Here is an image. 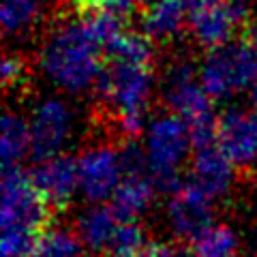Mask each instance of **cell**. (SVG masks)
<instances>
[{"mask_svg":"<svg viewBox=\"0 0 257 257\" xmlns=\"http://www.w3.org/2000/svg\"><path fill=\"white\" fill-rule=\"evenodd\" d=\"M140 3H150V0H140Z\"/></svg>","mask_w":257,"mask_h":257,"instance_id":"484cf974","label":"cell"},{"mask_svg":"<svg viewBox=\"0 0 257 257\" xmlns=\"http://www.w3.org/2000/svg\"><path fill=\"white\" fill-rule=\"evenodd\" d=\"M120 257H195V253L172 246V244H165V242H146L144 246H140L138 251L120 255Z\"/></svg>","mask_w":257,"mask_h":257,"instance_id":"7402d4cb","label":"cell"},{"mask_svg":"<svg viewBox=\"0 0 257 257\" xmlns=\"http://www.w3.org/2000/svg\"><path fill=\"white\" fill-rule=\"evenodd\" d=\"M0 155H3L5 170L20 167L22 161L32 155L30 124L20 114L7 111L3 116V131H0Z\"/></svg>","mask_w":257,"mask_h":257,"instance_id":"e0dca14e","label":"cell"},{"mask_svg":"<svg viewBox=\"0 0 257 257\" xmlns=\"http://www.w3.org/2000/svg\"><path fill=\"white\" fill-rule=\"evenodd\" d=\"M163 101L172 114L182 118L193 135V146L216 142L212 96L204 90L197 69L189 60H176L165 71Z\"/></svg>","mask_w":257,"mask_h":257,"instance_id":"277c9868","label":"cell"},{"mask_svg":"<svg viewBox=\"0 0 257 257\" xmlns=\"http://www.w3.org/2000/svg\"><path fill=\"white\" fill-rule=\"evenodd\" d=\"M216 144L236 167L257 163V111L229 107L216 118Z\"/></svg>","mask_w":257,"mask_h":257,"instance_id":"8fae6325","label":"cell"},{"mask_svg":"<svg viewBox=\"0 0 257 257\" xmlns=\"http://www.w3.org/2000/svg\"><path fill=\"white\" fill-rule=\"evenodd\" d=\"M140 26L152 43H172L189 30L187 0H150L144 3Z\"/></svg>","mask_w":257,"mask_h":257,"instance_id":"9a60e30c","label":"cell"},{"mask_svg":"<svg viewBox=\"0 0 257 257\" xmlns=\"http://www.w3.org/2000/svg\"><path fill=\"white\" fill-rule=\"evenodd\" d=\"M142 148L148 174L152 176L157 189L163 193L178 191L182 187L180 167L193 148V135L187 122L172 111L157 114L146 124Z\"/></svg>","mask_w":257,"mask_h":257,"instance_id":"3957f363","label":"cell"},{"mask_svg":"<svg viewBox=\"0 0 257 257\" xmlns=\"http://www.w3.org/2000/svg\"><path fill=\"white\" fill-rule=\"evenodd\" d=\"M103 45L77 18H62L47 32L39 52V67L50 82L69 94L96 86L105 67Z\"/></svg>","mask_w":257,"mask_h":257,"instance_id":"6da1fadb","label":"cell"},{"mask_svg":"<svg viewBox=\"0 0 257 257\" xmlns=\"http://www.w3.org/2000/svg\"><path fill=\"white\" fill-rule=\"evenodd\" d=\"M79 195L90 204H103L111 199L126 176L122 150L109 144H94L82 150L77 159Z\"/></svg>","mask_w":257,"mask_h":257,"instance_id":"52a82bcc","label":"cell"},{"mask_svg":"<svg viewBox=\"0 0 257 257\" xmlns=\"http://www.w3.org/2000/svg\"><path fill=\"white\" fill-rule=\"evenodd\" d=\"M246 9L227 0H195L189 11V32L202 50L212 52L234 41L236 30L246 18Z\"/></svg>","mask_w":257,"mask_h":257,"instance_id":"9c48e42d","label":"cell"},{"mask_svg":"<svg viewBox=\"0 0 257 257\" xmlns=\"http://www.w3.org/2000/svg\"><path fill=\"white\" fill-rule=\"evenodd\" d=\"M155 88V64L107 58L94 90L116 120L124 138H140L146 131V114Z\"/></svg>","mask_w":257,"mask_h":257,"instance_id":"7a4b0ae2","label":"cell"},{"mask_svg":"<svg viewBox=\"0 0 257 257\" xmlns=\"http://www.w3.org/2000/svg\"><path fill=\"white\" fill-rule=\"evenodd\" d=\"M126 219L120 214L114 206L92 204L84 208L75 219V231L84 246L92 253H109L114 251L116 238L120 227Z\"/></svg>","mask_w":257,"mask_h":257,"instance_id":"5bb4252c","label":"cell"},{"mask_svg":"<svg viewBox=\"0 0 257 257\" xmlns=\"http://www.w3.org/2000/svg\"><path fill=\"white\" fill-rule=\"evenodd\" d=\"M88 248L79 240L77 231L67 227H50L39 236L32 257H86Z\"/></svg>","mask_w":257,"mask_h":257,"instance_id":"d6986e66","label":"cell"},{"mask_svg":"<svg viewBox=\"0 0 257 257\" xmlns=\"http://www.w3.org/2000/svg\"><path fill=\"white\" fill-rule=\"evenodd\" d=\"M3 84L7 88H20L28 82V62L24 56L9 52L3 58Z\"/></svg>","mask_w":257,"mask_h":257,"instance_id":"44dd1931","label":"cell"},{"mask_svg":"<svg viewBox=\"0 0 257 257\" xmlns=\"http://www.w3.org/2000/svg\"><path fill=\"white\" fill-rule=\"evenodd\" d=\"M165 223L180 240H195L212 225V197L195 182H182L165 206Z\"/></svg>","mask_w":257,"mask_h":257,"instance_id":"30bf717a","label":"cell"},{"mask_svg":"<svg viewBox=\"0 0 257 257\" xmlns=\"http://www.w3.org/2000/svg\"><path fill=\"white\" fill-rule=\"evenodd\" d=\"M195 257H242L240 236L234 227L223 223H212L193 240Z\"/></svg>","mask_w":257,"mask_h":257,"instance_id":"ac0fdd59","label":"cell"},{"mask_svg":"<svg viewBox=\"0 0 257 257\" xmlns=\"http://www.w3.org/2000/svg\"><path fill=\"white\" fill-rule=\"evenodd\" d=\"M32 157L37 161L62 155L75 133V114L58 96L39 101L30 114Z\"/></svg>","mask_w":257,"mask_h":257,"instance_id":"ba28073f","label":"cell"},{"mask_svg":"<svg viewBox=\"0 0 257 257\" xmlns=\"http://www.w3.org/2000/svg\"><path fill=\"white\" fill-rule=\"evenodd\" d=\"M45 0H3V28L7 35H22L37 24L43 13Z\"/></svg>","mask_w":257,"mask_h":257,"instance_id":"ffe728a7","label":"cell"},{"mask_svg":"<svg viewBox=\"0 0 257 257\" xmlns=\"http://www.w3.org/2000/svg\"><path fill=\"white\" fill-rule=\"evenodd\" d=\"M157 193H159V189L148 172H126L118 191L114 193V197H111V202H114L111 206H114L124 219L135 221L150 210Z\"/></svg>","mask_w":257,"mask_h":257,"instance_id":"2e32d148","label":"cell"},{"mask_svg":"<svg viewBox=\"0 0 257 257\" xmlns=\"http://www.w3.org/2000/svg\"><path fill=\"white\" fill-rule=\"evenodd\" d=\"M191 157V182L204 189L212 199L227 195L236 180V165L216 142L197 144Z\"/></svg>","mask_w":257,"mask_h":257,"instance_id":"4fadbf2b","label":"cell"},{"mask_svg":"<svg viewBox=\"0 0 257 257\" xmlns=\"http://www.w3.org/2000/svg\"><path fill=\"white\" fill-rule=\"evenodd\" d=\"M3 231H24V234H37L47 219V202L35 187L28 174L20 167L5 170L3 178Z\"/></svg>","mask_w":257,"mask_h":257,"instance_id":"8992f818","label":"cell"},{"mask_svg":"<svg viewBox=\"0 0 257 257\" xmlns=\"http://www.w3.org/2000/svg\"><path fill=\"white\" fill-rule=\"evenodd\" d=\"M199 82L212 101L229 99L257 84V52L242 37L206 52L202 67L197 69Z\"/></svg>","mask_w":257,"mask_h":257,"instance_id":"5b68a950","label":"cell"},{"mask_svg":"<svg viewBox=\"0 0 257 257\" xmlns=\"http://www.w3.org/2000/svg\"><path fill=\"white\" fill-rule=\"evenodd\" d=\"M251 101H253V109L257 111V84L253 86V92H251Z\"/></svg>","mask_w":257,"mask_h":257,"instance_id":"d4e9b609","label":"cell"},{"mask_svg":"<svg viewBox=\"0 0 257 257\" xmlns=\"http://www.w3.org/2000/svg\"><path fill=\"white\" fill-rule=\"evenodd\" d=\"M244 39L253 45V50L257 52V15H253V18L244 24Z\"/></svg>","mask_w":257,"mask_h":257,"instance_id":"603a6c76","label":"cell"},{"mask_svg":"<svg viewBox=\"0 0 257 257\" xmlns=\"http://www.w3.org/2000/svg\"><path fill=\"white\" fill-rule=\"evenodd\" d=\"M30 178L43 195V199L54 208L69 206L75 199V195H79L77 161L64 155V152L37 161V167L32 170Z\"/></svg>","mask_w":257,"mask_h":257,"instance_id":"7c38bea8","label":"cell"},{"mask_svg":"<svg viewBox=\"0 0 257 257\" xmlns=\"http://www.w3.org/2000/svg\"><path fill=\"white\" fill-rule=\"evenodd\" d=\"M227 3H231V5H236V7H242V9H246L248 3H253V0H227Z\"/></svg>","mask_w":257,"mask_h":257,"instance_id":"cb8c5ba5","label":"cell"}]
</instances>
